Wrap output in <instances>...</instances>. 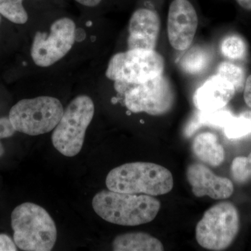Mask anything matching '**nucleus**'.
<instances>
[{
	"instance_id": "25",
	"label": "nucleus",
	"mask_w": 251,
	"mask_h": 251,
	"mask_svg": "<svg viewBox=\"0 0 251 251\" xmlns=\"http://www.w3.org/2000/svg\"><path fill=\"white\" fill-rule=\"evenodd\" d=\"M244 99L248 106L251 108V75L247 77L244 84Z\"/></svg>"
},
{
	"instance_id": "5",
	"label": "nucleus",
	"mask_w": 251,
	"mask_h": 251,
	"mask_svg": "<svg viewBox=\"0 0 251 251\" xmlns=\"http://www.w3.org/2000/svg\"><path fill=\"white\" fill-rule=\"evenodd\" d=\"M64 108L60 100L52 97L23 99L9 112V120L16 131L29 135L49 133L62 118Z\"/></svg>"
},
{
	"instance_id": "26",
	"label": "nucleus",
	"mask_w": 251,
	"mask_h": 251,
	"mask_svg": "<svg viewBox=\"0 0 251 251\" xmlns=\"http://www.w3.org/2000/svg\"><path fill=\"white\" fill-rule=\"evenodd\" d=\"M75 1L81 5H83V6L94 7V6L100 4L103 0H75Z\"/></svg>"
},
{
	"instance_id": "14",
	"label": "nucleus",
	"mask_w": 251,
	"mask_h": 251,
	"mask_svg": "<svg viewBox=\"0 0 251 251\" xmlns=\"http://www.w3.org/2000/svg\"><path fill=\"white\" fill-rule=\"evenodd\" d=\"M193 153L203 163L212 167L220 166L224 161L225 150L217 136L211 132L200 133L193 142Z\"/></svg>"
},
{
	"instance_id": "13",
	"label": "nucleus",
	"mask_w": 251,
	"mask_h": 251,
	"mask_svg": "<svg viewBox=\"0 0 251 251\" xmlns=\"http://www.w3.org/2000/svg\"><path fill=\"white\" fill-rule=\"evenodd\" d=\"M235 92V87L230 82L216 75L198 89L193 101L200 111H216L224 108L233 98Z\"/></svg>"
},
{
	"instance_id": "7",
	"label": "nucleus",
	"mask_w": 251,
	"mask_h": 251,
	"mask_svg": "<svg viewBox=\"0 0 251 251\" xmlns=\"http://www.w3.org/2000/svg\"><path fill=\"white\" fill-rule=\"evenodd\" d=\"M164 59L155 50L128 49L112 56L105 75L119 83L138 85L163 74Z\"/></svg>"
},
{
	"instance_id": "10",
	"label": "nucleus",
	"mask_w": 251,
	"mask_h": 251,
	"mask_svg": "<svg viewBox=\"0 0 251 251\" xmlns=\"http://www.w3.org/2000/svg\"><path fill=\"white\" fill-rule=\"evenodd\" d=\"M198 25L197 10L192 0H171L168 9L167 31L172 47L176 50L189 49Z\"/></svg>"
},
{
	"instance_id": "4",
	"label": "nucleus",
	"mask_w": 251,
	"mask_h": 251,
	"mask_svg": "<svg viewBox=\"0 0 251 251\" xmlns=\"http://www.w3.org/2000/svg\"><path fill=\"white\" fill-rule=\"evenodd\" d=\"M94 110L93 100L88 96H78L69 104L52 134V145L59 153L67 157L80 153Z\"/></svg>"
},
{
	"instance_id": "17",
	"label": "nucleus",
	"mask_w": 251,
	"mask_h": 251,
	"mask_svg": "<svg viewBox=\"0 0 251 251\" xmlns=\"http://www.w3.org/2000/svg\"><path fill=\"white\" fill-rule=\"evenodd\" d=\"M210 59V54L205 49L201 47H193L183 56L180 66L187 74L196 75L205 70Z\"/></svg>"
},
{
	"instance_id": "21",
	"label": "nucleus",
	"mask_w": 251,
	"mask_h": 251,
	"mask_svg": "<svg viewBox=\"0 0 251 251\" xmlns=\"http://www.w3.org/2000/svg\"><path fill=\"white\" fill-rule=\"evenodd\" d=\"M221 52L227 58L240 59L247 53V45L239 36H229L223 41Z\"/></svg>"
},
{
	"instance_id": "18",
	"label": "nucleus",
	"mask_w": 251,
	"mask_h": 251,
	"mask_svg": "<svg viewBox=\"0 0 251 251\" xmlns=\"http://www.w3.org/2000/svg\"><path fill=\"white\" fill-rule=\"evenodd\" d=\"M24 0H0V14L16 24H25L28 21Z\"/></svg>"
},
{
	"instance_id": "16",
	"label": "nucleus",
	"mask_w": 251,
	"mask_h": 251,
	"mask_svg": "<svg viewBox=\"0 0 251 251\" xmlns=\"http://www.w3.org/2000/svg\"><path fill=\"white\" fill-rule=\"evenodd\" d=\"M233 117L230 112L222 109L216 111H200L189 122L185 129V133L189 136L204 126L224 128Z\"/></svg>"
},
{
	"instance_id": "23",
	"label": "nucleus",
	"mask_w": 251,
	"mask_h": 251,
	"mask_svg": "<svg viewBox=\"0 0 251 251\" xmlns=\"http://www.w3.org/2000/svg\"><path fill=\"white\" fill-rule=\"evenodd\" d=\"M16 130L13 126L9 117H1L0 118V157L4 153V148L1 140L10 138L14 134Z\"/></svg>"
},
{
	"instance_id": "19",
	"label": "nucleus",
	"mask_w": 251,
	"mask_h": 251,
	"mask_svg": "<svg viewBox=\"0 0 251 251\" xmlns=\"http://www.w3.org/2000/svg\"><path fill=\"white\" fill-rule=\"evenodd\" d=\"M217 75L228 81L235 87L236 91H241L245 84V74L242 68L228 62L221 63L218 67Z\"/></svg>"
},
{
	"instance_id": "29",
	"label": "nucleus",
	"mask_w": 251,
	"mask_h": 251,
	"mask_svg": "<svg viewBox=\"0 0 251 251\" xmlns=\"http://www.w3.org/2000/svg\"><path fill=\"white\" fill-rule=\"evenodd\" d=\"M0 22H1V17H0Z\"/></svg>"
},
{
	"instance_id": "27",
	"label": "nucleus",
	"mask_w": 251,
	"mask_h": 251,
	"mask_svg": "<svg viewBox=\"0 0 251 251\" xmlns=\"http://www.w3.org/2000/svg\"><path fill=\"white\" fill-rule=\"evenodd\" d=\"M235 1L242 9L251 11V0H235Z\"/></svg>"
},
{
	"instance_id": "1",
	"label": "nucleus",
	"mask_w": 251,
	"mask_h": 251,
	"mask_svg": "<svg viewBox=\"0 0 251 251\" xmlns=\"http://www.w3.org/2000/svg\"><path fill=\"white\" fill-rule=\"evenodd\" d=\"M92 206L94 211L107 222L136 226L152 221L159 212L161 202L148 195L104 190L94 196Z\"/></svg>"
},
{
	"instance_id": "11",
	"label": "nucleus",
	"mask_w": 251,
	"mask_h": 251,
	"mask_svg": "<svg viewBox=\"0 0 251 251\" xmlns=\"http://www.w3.org/2000/svg\"><path fill=\"white\" fill-rule=\"evenodd\" d=\"M161 29V19L156 10L142 6L135 10L128 25V49L155 50Z\"/></svg>"
},
{
	"instance_id": "3",
	"label": "nucleus",
	"mask_w": 251,
	"mask_h": 251,
	"mask_svg": "<svg viewBox=\"0 0 251 251\" xmlns=\"http://www.w3.org/2000/svg\"><path fill=\"white\" fill-rule=\"evenodd\" d=\"M14 240L21 250L50 251L57 240L53 219L42 206L25 202L16 206L11 216Z\"/></svg>"
},
{
	"instance_id": "2",
	"label": "nucleus",
	"mask_w": 251,
	"mask_h": 251,
	"mask_svg": "<svg viewBox=\"0 0 251 251\" xmlns=\"http://www.w3.org/2000/svg\"><path fill=\"white\" fill-rule=\"evenodd\" d=\"M105 184L116 192L158 196L171 192L174 181L171 172L161 165L133 162L110 171Z\"/></svg>"
},
{
	"instance_id": "20",
	"label": "nucleus",
	"mask_w": 251,
	"mask_h": 251,
	"mask_svg": "<svg viewBox=\"0 0 251 251\" xmlns=\"http://www.w3.org/2000/svg\"><path fill=\"white\" fill-rule=\"evenodd\" d=\"M223 129L229 139H239L251 134V121L242 115L233 117Z\"/></svg>"
},
{
	"instance_id": "28",
	"label": "nucleus",
	"mask_w": 251,
	"mask_h": 251,
	"mask_svg": "<svg viewBox=\"0 0 251 251\" xmlns=\"http://www.w3.org/2000/svg\"><path fill=\"white\" fill-rule=\"evenodd\" d=\"M240 115L247 117V118L249 119V120H250L251 121V111H250V110H247V111L243 112L242 113L240 114Z\"/></svg>"
},
{
	"instance_id": "6",
	"label": "nucleus",
	"mask_w": 251,
	"mask_h": 251,
	"mask_svg": "<svg viewBox=\"0 0 251 251\" xmlns=\"http://www.w3.org/2000/svg\"><path fill=\"white\" fill-rule=\"evenodd\" d=\"M240 227L239 211L234 204L219 202L204 212L196 228V240L209 251L228 248L237 237Z\"/></svg>"
},
{
	"instance_id": "12",
	"label": "nucleus",
	"mask_w": 251,
	"mask_h": 251,
	"mask_svg": "<svg viewBox=\"0 0 251 251\" xmlns=\"http://www.w3.org/2000/svg\"><path fill=\"white\" fill-rule=\"evenodd\" d=\"M186 177L196 197L209 196L214 200L227 199L234 193V185L229 179L214 174L199 163L188 167Z\"/></svg>"
},
{
	"instance_id": "24",
	"label": "nucleus",
	"mask_w": 251,
	"mask_h": 251,
	"mask_svg": "<svg viewBox=\"0 0 251 251\" xmlns=\"http://www.w3.org/2000/svg\"><path fill=\"white\" fill-rule=\"evenodd\" d=\"M16 243L9 236L5 234H0V251H17Z\"/></svg>"
},
{
	"instance_id": "9",
	"label": "nucleus",
	"mask_w": 251,
	"mask_h": 251,
	"mask_svg": "<svg viewBox=\"0 0 251 251\" xmlns=\"http://www.w3.org/2000/svg\"><path fill=\"white\" fill-rule=\"evenodd\" d=\"M75 24L69 18L53 23L49 34L36 32L31 55L37 66L48 67L62 59L72 49L75 40Z\"/></svg>"
},
{
	"instance_id": "15",
	"label": "nucleus",
	"mask_w": 251,
	"mask_h": 251,
	"mask_svg": "<svg viewBox=\"0 0 251 251\" xmlns=\"http://www.w3.org/2000/svg\"><path fill=\"white\" fill-rule=\"evenodd\" d=\"M115 251H162L163 244L156 237L145 232H129L120 234L114 239Z\"/></svg>"
},
{
	"instance_id": "22",
	"label": "nucleus",
	"mask_w": 251,
	"mask_h": 251,
	"mask_svg": "<svg viewBox=\"0 0 251 251\" xmlns=\"http://www.w3.org/2000/svg\"><path fill=\"white\" fill-rule=\"evenodd\" d=\"M234 179L239 184H244L251 179V152L248 157H236L231 166Z\"/></svg>"
},
{
	"instance_id": "8",
	"label": "nucleus",
	"mask_w": 251,
	"mask_h": 251,
	"mask_svg": "<svg viewBox=\"0 0 251 251\" xmlns=\"http://www.w3.org/2000/svg\"><path fill=\"white\" fill-rule=\"evenodd\" d=\"M115 89L124 95L127 109L135 113L162 115L169 111L174 103L173 88L163 74L138 85L115 82Z\"/></svg>"
}]
</instances>
